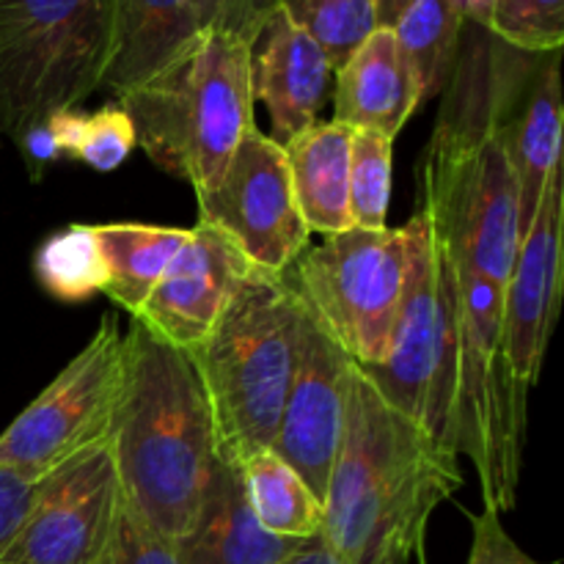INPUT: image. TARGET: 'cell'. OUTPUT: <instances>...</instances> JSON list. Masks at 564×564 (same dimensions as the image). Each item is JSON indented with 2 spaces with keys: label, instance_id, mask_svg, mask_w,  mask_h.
Instances as JSON below:
<instances>
[{
  "label": "cell",
  "instance_id": "cell-37",
  "mask_svg": "<svg viewBox=\"0 0 564 564\" xmlns=\"http://www.w3.org/2000/svg\"><path fill=\"white\" fill-rule=\"evenodd\" d=\"M284 564H339L323 538H312L295 551Z\"/></svg>",
  "mask_w": 564,
  "mask_h": 564
},
{
  "label": "cell",
  "instance_id": "cell-17",
  "mask_svg": "<svg viewBox=\"0 0 564 564\" xmlns=\"http://www.w3.org/2000/svg\"><path fill=\"white\" fill-rule=\"evenodd\" d=\"M303 543L275 538L257 521L240 460L220 446L191 529L174 549L182 564H284Z\"/></svg>",
  "mask_w": 564,
  "mask_h": 564
},
{
  "label": "cell",
  "instance_id": "cell-15",
  "mask_svg": "<svg viewBox=\"0 0 564 564\" xmlns=\"http://www.w3.org/2000/svg\"><path fill=\"white\" fill-rule=\"evenodd\" d=\"M248 259L213 226L198 220L132 319L180 350H193L248 273Z\"/></svg>",
  "mask_w": 564,
  "mask_h": 564
},
{
  "label": "cell",
  "instance_id": "cell-22",
  "mask_svg": "<svg viewBox=\"0 0 564 564\" xmlns=\"http://www.w3.org/2000/svg\"><path fill=\"white\" fill-rule=\"evenodd\" d=\"M94 229H97L99 251L108 268V284L102 292L130 317H135L163 270L185 242L187 229L130 224V220L94 224Z\"/></svg>",
  "mask_w": 564,
  "mask_h": 564
},
{
  "label": "cell",
  "instance_id": "cell-38",
  "mask_svg": "<svg viewBox=\"0 0 564 564\" xmlns=\"http://www.w3.org/2000/svg\"><path fill=\"white\" fill-rule=\"evenodd\" d=\"M411 3L413 0H375V6H378V28L394 25V20L402 14V9Z\"/></svg>",
  "mask_w": 564,
  "mask_h": 564
},
{
  "label": "cell",
  "instance_id": "cell-35",
  "mask_svg": "<svg viewBox=\"0 0 564 564\" xmlns=\"http://www.w3.org/2000/svg\"><path fill=\"white\" fill-rule=\"evenodd\" d=\"M237 0H196V17L202 33L207 31H229L231 11Z\"/></svg>",
  "mask_w": 564,
  "mask_h": 564
},
{
  "label": "cell",
  "instance_id": "cell-34",
  "mask_svg": "<svg viewBox=\"0 0 564 564\" xmlns=\"http://www.w3.org/2000/svg\"><path fill=\"white\" fill-rule=\"evenodd\" d=\"M275 6H279V0H237L235 11H231L229 31L226 33L253 44L259 31H262V25L268 22V17L275 11Z\"/></svg>",
  "mask_w": 564,
  "mask_h": 564
},
{
  "label": "cell",
  "instance_id": "cell-10",
  "mask_svg": "<svg viewBox=\"0 0 564 564\" xmlns=\"http://www.w3.org/2000/svg\"><path fill=\"white\" fill-rule=\"evenodd\" d=\"M124 383V330L102 314L80 352L0 433V466L44 479L110 438Z\"/></svg>",
  "mask_w": 564,
  "mask_h": 564
},
{
  "label": "cell",
  "instance_id": "cell-9",
  "mask_svg": "<svg viewBox=\"0 0 564 564\" xmlns=\"http://www.w3.org/2000/svg\"><path fill=\"white\" fill-rule=\"evenodd\" d=\"M358 369L397 413L457 455L452 444L457 378L455 270L449 248L433 229L419 251L389 358L378 367Z\"/></svg>",
  "mask_w": 564,
  "mask_h": 564
},
{
  "label": "cell",
  "instance_id": "cell-23",
  "mask_svg": "<svg viewBox=\"0 0 564 564\" xmlns=\"http://www.w3.org/2000/svg\"><path fill=\"white\" fill-rule=\"evenodd\" d=\"M248 505L257 521L275 538L312 540L323 532V501L295 468L270 449L240 460Z\"/></svg>",
  "mask_w": 564,
  "mask_h": 564
},
{
  "label": "cell",
  "instance_id": "cell-7",
  "mask_svg": "<svg viewBox=\"0 0 564 564\" xmlns=\"http://www.w3.org/2000/svg\"><path fill=\"white\" fill-rule=\"evenodd\" d=\"M427 237V215L416 207L397 229L323 237L286 270L303 306L358 367H378L389 358Z\"/></svg>",
  "mask_w": 564,
  "mask_h": 564
},
{
  "label": "cell",
  "instance_id": "cell-24",
  "mask_svg": "<svg viewBox=\"0 0 564 564\" xmlns=\"http://www.w3.org/2000/svg\"><path fill=\"white\" fill-rule=\"evenodd\" d=\"M391 33L416 80L419 99L427 102L444 94L463 36V20L455 6L449 0H413L394 20Z\"/></svg>",
  "mask_w": 564,
  "mask_h": 564
},
{
  "label": "cell",
  "instance_id": "cell-25",
  "mask_svg": "<svg viewBox=\"0 0 564 564\" xmlns=\"http://www.w3.org/2000/svg\"><path fill=\"white\" fill-rule=\"evenodd\" d=\"M33 275L61 303H83L105 290L108 268L94 224H69L33 253Z\"/></svg>",
  "mask_w": 564,
  "mask_h": 564
},
{
  "label": "cell",
  "instance_id": "cell-8",
  "mask_svg": "<svg viewBox=\"0 0 564 564\" xmlns=\"http://www.w3.org/2000/svg\"><path fill=\"white\" fill-rule=\"evenodd\" d=\"M113 0H0V143L80 108L108 69Z\"/></svg>",
  "mask_w": 564,
  "mask_h": 564
},
{
  "label": "cell",
  "instance_id": "cell-4",
  "mask_svg": "<svg viewBox=\"0 0 564 564\" xmlns=\"http://www.w3.org/2000/svg\"><path fill=\"white\" fill-rule=\"evenodd\" d=\"M303 301L286 273L248 268L193 358L220 446L246 460L270 449L301 358Z\"/></svg>",
  "mask_w": 564,
  "mask_h": 564
},
{
  "label": "cell",
  "instance_id": "cell-36",
  "mask_svg": "<svg viewBox=\"0 0 564 564\" xmlns=\"http://www.w3.org/2000/svg\"><path fill=\"white\" fill-rule=\"evenodd\" d=\"M455 6V11L460 14L463 22H471V25L490 28L494 20V11L499 6V0H449Z\"/></svg>",
  "mask_w": 564,
  "mask_h": 564
},
{
  "label": "cell",
  "instance_id": "cell-6",
  "mask_svg": "<svg viewBox=\"0 0 564 564\" xmlns=\"http://www.w3.org/2000/svg\"><path fill=\"white\" fill-rule=\"evenodd\" d=\"M452 270L457 314L452 444L477 468L482 505L505 516L516 507L521 485L529 389L505 350V286L455 262Z\"/></svg>",
  "mask_w": 564,
  "mask_h": 564
},
{
  "label": "cell",
  "instance_id": "cell-21",
  "mask_svg": "<svg viewBox=\"0 0 564 564\" xmlns=\"http://www.w3.org/2000/svg\"><path fill=\"white\" fill-rule=\"evenodd\" d=\"M350 127L330 119L314 121L284 143L297 209L312 235L356 229L350 215Z\"/></svg>",
  "mask_w": 564,
  "mask_h": 564
},
{
  "label": "cell",
  "instance_id": "cell-1",
  "mask_svg": "<svg viewBox=\"0 0 564 564\" xmlns=\"http://www.w3.org/2000/svg\"><path fill=\"white\" fill-rule=\"evenodd\" d=\"M534 58L488 28L463 22L455 72L419 169L416 207L452 262L499 286L521 246L507 116Z\"/></svg>",
  "mask_w": 564,
  "mask_h": 564
},
{
  "label": "cell",
  "instance_id": "cell-26",
  "mask_svg": "<svg viewBox=\"0 0 564 564\" xmlns=\"http://www.w3.org/2000/svg\"><path fill=\"white\" fill-rule=\"evenodd\" d=\"M275 9L319 44L334 72L378 28L375 0H279Z\"/></svg>",
  "mask_w": 564,
  "mask_h": 564
},
{
  "label": "cell",
  "instance_id": "cell-14",
  "mask_svg": "<svg viewBox=\"0 0 564 564\" xmlns=\"http://www.w3.org/2000/svg\"><path fill=\"white\" fill-rule=\"evenodd\" d=\"M564 171L551 174L532 226L518 246L505 284V350L527 389L543 375L545 352L562 303Z\"/></svg>",
  "mask_w": 564,
  "mask_h": 564
},
{
  "label": "cell",
  "instance_id": "cell-33",
  "mask_svg": "<svg viewBox=\"0 0 564 564\" xmlns=\"http://www.w3.org/2000/svg\"><path fill=\"white\" fill-rule=\"evenodd\" d=\"M33 494H36V482L33 479L0 466V554L9 549L17 529L25 521Z\"/></svg>",
  "mask_w": 564,
  "mask_h": 564
},
{
  "label": "cell",
  "instance_id": "cell-29",
  "mask_svg": "<svg viewBox=\"0 0 564 564\" xmlns=\"http://www.w3.org/2000/svg\"><path fill=\"white\" fill-rule=\"evenodd\" d=\"M86 119L88 116L80 108H66L25 130V135L14 147L31 174V182L42 180L58 160H77Z\"/></svg>",
  "mask_w": 564,
  "mask_h": 564
},
{
  "label": "cell",
  "instance_id": "cell-5",
  "mask_svg": "<svg viewBox=\"0 0 564 564\" xmlns=\"http://www.w3.org/2000/svg\"><path fill=\"white\" fill-rule=\"evenodd\" d=\"M116 102L147 158L204 196L253 127L251 44L224 31L202 33L180 61Z\"/></svg>",
  "mask_w": 564,
  "mask_h": 564
},
{
  "label": "cell",
  "instance_id": "cell-20",
  "mask_svg": "<svg viewBox=\"0 0 564 564\" xmlns=\"http://www.w3.org/2000/svg\"><path fill=\"white\" fill-rule=\"evenodd\" d=\"M198 36L196 0H113V42L99 88L119 97L152 80Z\"/></svg>",
  "mask_w": 564,
  "mask_h": 564
},
{
  "label": "cell",
  "instance_id": "cell-18",
  "mask_svg": "<svg viewBox=\"0 0 564 564\" xmlns=\"http://www.w3.org/2000/svg\"><path fill=\"white\" fill-rule=\"evenodd\" d=\"M518 182V235L529 231L551 174L562 165V50L538 55L507 116Z\"/></svg>",
  "mask_w": 564,
  "mask_h": 564
},
{
  "label": "cell",
  "instance_id": "cell-31",
  "mask_svg": "<svg viewBox=\"0 0 564 564\" xmlns=\"http://www.w3.org/2000/svg\"><path fill=\"white\" fill-rule=\"evenodd\" d=\"M135 147L138 138L132 119L119 102H110L86 119L77 160H83L88 169L99 171V174H110L130 158Z\"/></svg>",
  "mask_w": 564,
  "mask_h": 564
},
{
  "label": "cell",
  "instance_id": "cell-2",
  "mask_svg": "<svg viewBox=\"0 0 564 564\" xmlns=\"http://www.w3.org/2000/svg\"><path fill=\"white\" fill-rule=\"evenodd\" d=\"M463 488L460 457L397 413L352 364L319 538L339 564H427L435 510Z\"/></svg>",
  "mask_w": 564,
  "mask_h": 564
},
{
  "label": "cell",
  "instance_id": "cell-16",
  "mask_svg": "<svg viewBox=\"0 0 564 564\" xmlns=\"http://www.w3.org/2000/svg\"><path fill=\"white\" fill-rule=\"evenodd\" d=\"M330 77L334 69L319 44L275 9L251 44V94L268 108L275 143L284 147L317 121Z\"/></svg>",
  "mask_w": 564,
  "mask_h": 564
},
{
  "label": "cell",
  "instance_id": "cell-13",
  "mask_svg": "<svg viewBox=\"0 0 564 564\" xmlns=\"http://www.w3.org/2000/svg\"><path fill=\"white\" fill-rule=\"evenodd\" d=\"M352 361L303 306L301 358L286 391L270 452L301 474L323 501L341 444Z\"/></svg>",
  "mask_w": 564,
  "mask_h": 564
},
{
  "label": "cell",
  "instance_id": "cell-30",
  "mask_svg": "<svg viewBox=\"0 0 564 564\" xmlns=\"http://www.w3.org/2000/svg\"><path fill=\"white\" fill-rule=\"evenodd\" d=\"M94 564H182L174 543L154 532L147 521L127 507V501H116L113 523L105 540V549Z\"/></svg>",
  "mask_w": 564,
  "mask_h": 564
},
{
  "label": "cell",
  "instance_id": "cell-19",
  "mask_svg": "<svg viewBox=\"0 0 564 564\" xmlns=\"http://www.w3.org/2000/svg\"><path fill=\"white\" fill-rule=\"evenodd\" d=\"M334 77V121L350 130H372L394 141L422 105L391 28H375Z\"/></svg>",
  "mask_w": 564,
  "mask_h": 564
},
{
  "label": "cell",
  "instance_id": "cell-28",
  "mask_svg": "<svg viewBox=\"0 0 564 564\" xmlns=\"http://www.w3.org/2000/svg\"><path fill=\"white\" fill-rule=\"evenodd\" d=\"M488 31L521 53H556L564 44V0H499Z\"/></svg>",
  "mask_w": 564,
  "mask_h": 564
},
{
  "label": "cell",
  "instance_id": "cell-11",
  "mask_svg": "<svg viewBox=\"0 0 564 564\" xmlns=\"http://www.w3.org/2000/svg\"><path fill=\"white\" fill-rule=\"evenodd\" d=\"M198 215L248 264L268 273H286L312 237L297 209L284 147L257 124L237 143L218 185L198 196Z\"/></svg>",
  "mask_w": 564,
  "mask_h": 564
},
{
  "label": "cell",
  "instance_id": "cell-12",
  "mask_svg": "<svg viewBox=\"0 0 564 564\" xmlns=\"http://www.w3.org/2000/svg\"><path fill=\"white\" fill-rule=\"evenodd\" d=\"M119 501L110 441L83 452L36 482L31 510L0 564H94Z\"/></svg>",
  "mask_w": 564,
  "mask_h": 564
},
{
  "label": "cell",
  "instance_id": "cell-32",
  "mask_svg": "<svg viewBox=\"0 0 564 564\" xmlns=\"http://www.w3.org/2000/svg\"><path fill=\"white\" fill-rule=\"evenodd\" d=\"M468 521H471V551H468L466 564H560L529 556L510 538L501 523V512H496L494 507H482L479 516L468 512Z\"/></svg>",
  "mask_w": 564,
  "mask_h": 564
},
{
  "label": "cell",
  "instance_id": "cell-3",
  "mask_svg": "<svg viewBox=\"0 0 564 564\" xmlns=\"http://www.w3.org/2000/svg\"><path fill=\"white\" fill-rule=\"evenodd\" d=\"M108 441L121 499L176 543L191 529L220 438L193 358L138 319L124 330V383Z\"/></svg>",
  "mask_w": 564,
  "mask_h": 564
},
{
  "label": "cell",
  "instance_id": "cell-27",
  "mask_svg": "<svg viewBox=\"0 0 564 564\" xmlns=\"http://www.w3.org/2000/svg\"><path fill=\"white\" fill-rule=\"evenodd\" d=\"M394 141L372 130H352L350 138V215L356 229H386L391 202Z\"/></svg>",
  "mask_w": 564,
  "mask_h": 564
}]
</instances>
